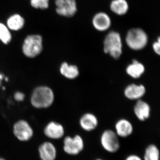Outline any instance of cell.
I'll return each instance as SVG.
<instances>
[{
  "label": "cell",
  "instance_id": "obj_1",
  "mask_svg": "<svg viewBox=\"0 0 160 160\" xmlns=\"http://www.w3.org/2000/svg\"><path fill=\"white\" fill-rule=\"evenodd\" d=\"M122 42L120 33L111 31L106 35L104 41V51L114 59L119 58L122 53Z\"/></svg>",
  "mask_w": 160,
  "mask_h": 160
},
{
  "label": "cell",
  "instance_id": "obj_2",
  "mask_svg": "<svg viewBox=\"0 0 160 160\" xmlns=\"http://www.w3.org/2000/svg\"><path fill=\"white\" fill-rule=\"evenodd\" d=\"M126 42L127 46L131 49L142 50L148 44V35L141 28H132L126 33Z\"/></svg>",
  "mask_w": 160,
  "mask_h": 160
},
{
  "label": "cell",
  "instance_id": "obj_3",
  "mask_svg": "<svg viewBox=\"0 0 160 160\" xmlns=\"http://www.w3.org/2000/svg\"><path fill=\"white\" fill-rule=\"evenodd\" d=\"M54 100V94L50 88L46 86H41L35 89L31 102L36 108H47L51 106Z\"/></svg>",
  "mask_w": 160,
  "mask_h": 160
},
{
  "label": "cell",
  "instance_id": "obj_4",
  "mask_svg": "<svg viewBox=\"0 0 160 160\" xmlns=\"http://www.w3.org/2000/svg\"><path fill=\"white\" fill-rule=\"evenodd\" d=\"M100 143L102 149L109 153H116L121 147L119 138L112 129H106L102 132Z\"/></svg>",
  "mask_w": 160,
  "mask_h": 160
},
{
  "label": "cell",
  "instance_id": "obj_5",
  "mask_svg": "<svg viewBox=\"0 0 160 160\" xmlns=\"http://www.w3.org/2000/svg\"><path fill=\"white\" fill-rule=\"evenodd\" d=\"M42 39L38 35L28 36L25 39L23 45L24 54L28 58L37 56L42 50Z\"/></svg>",
  "mask_w": 160,
  "mask_h": 160
},
{
  "label": "cell",
  "instance_id": "obj_6",
  "mask_svg": "<svg viewBox=\"0 0 160 160\" xmlns=\"http://www.w3.org/2000/svg\"><path fill=\"white\" fill-rule=\"evenodd\" d=\"M85 147V142L80 135L66 137L63 141V150L69 155H78L82 152Z\"/></svg>",
  "mask_w": 160,
  "mask_h": 160
},
{
  "label": "cell",
  "instance_id": "obj_7",
  "mask_svg": "<svg viewBox=\"0 0 160 160\" xmlns=\"http://www.w3.org/2000/svg\"><path fill=\"white\" fill-rule=\"evenodd\" d=\"M57 12L67 18L74 16L77 12V5L76 0H55Z\"/></svg>",
  "mask_w": 160,
  "mask_h": 160
},
{
  "label": "cell",
  "instance_id": "obj_8",
  "mask_svg": "<svg viewBox=\"0 0 160 160\" xmlns=\"http://www.w3.org/2000/svg\"><path fill=\"white\" fill-rule=\"evenodd\" d=\"M13 132L18 139L21 141H27L32 137L33 131L31 127L26 121L21 120L15 124Z\"/></svg>",
  "mask_w": 160,
  "mask_h": 160
},
{
  "label": "cell",
  "instance_id": "obj_9",
  "mask_svg": "<svg viewBox=\"0 0 160 160\" xmlns=\"http://www.w3.org/2000/svg\"><path fill=\"white\" fill-rule=\"evenodd\" d=\"M92 22L94 29L100 32L107 31L112 25L111 18L107 13L102 12L95 14Z\"/></svg>",
  "mask_w": 160,
  "mask_h": 160
},
{
  "label": "cell",
  "instance_id": "obj_10",
  "mask_svg": "<svg viewBox=\"0 0 160 160\" xmlns=\"http://www.w3.org/2000/svg\"><path fill=\"white\" fill-rule=\"evenodd\" d=\"M114 131L119 138H127L132 134L133 132V126L128 120L122 119L116 123Z\"/></svg>",
  "mask_w": 160,
  "mask_h": 160
},
{
  "label": "cell",
  "instance_id": "obj_11",
  "mask_svg": "<svg viewBox=\"0 0 160 160\" xmlns=\"http://www.w3.org/2000/svg\"><path fill=\"white\" fill-rule=\"evenodd\" d=\"M79 125L84 131L90 132L96 129L98 125V121L94 115L90 113H85L80 118Z\"/></svg>",
  "mask_w": 160,
  "mask_h": 160
},
{
  "label": "cell",
  "instance_id": "obj_12",
  "mask_svg": "<svg viewBox=\"0 0 160 160\" xmlns=\"http://www.w3.org/2000/svg\"><path fill=\"white\" fill-rule=\"evenodd\" d=\"M146 92V88L143 85L132 84L126 87L124 94L129 99L139 100L145 95Z\"/></svg>",
  "mask_w": 160,
  "mask_h": 160
},
{
  "label": "cell",
  "instance_id": "obj_13",
  "mask_svg": "<svg viewBox=\"0 0 160 160\" xmlns=\"http://www.w3.org/2000/svg\"><path fill=\"white\" fill-rule=\"evenodd\" d=\"M46 136L53 139H59L64 136L65 130L63 126L59 123L51 122L45 129Z\"/></svg>",
  "mask_w": 160,
  "mask_h": 160
},
{
  "label": "cell",
  "instance_id": "obj_14",
  "mask_svg": "<svg viewBox=\"0 0 160 160\" xmlns=\"http://www.w3.org/2000/svg\"><path fill=\"white\" fill-rule=\"evenodd\" d=\"M134 112L138 119L141 121H145L150 117V107L148 103L139 99L135 105Z\"/></svg>",
  "mask_w": 160,
  "mask_h": 160
},
{
  "label": "cell",
  "instance_id": "obj_15",
  "mask_svg": "<svg viewBox=\"0 0 160 160\" xmlns=\"http://www.w3.org/2000/svg\"><path fill=\"white\" fill-rule=\"evenodd\" d=\"M40 158L42 160H55L57 157V150L52 143L46 142L39 148Z\"/></svg>",
  "mask_w": 160,
  "mask_h": 160
},
{
  "label": "cell",
  "instance_id": "obj_16",
  "mask_svg": "<svg viewBox=\"0 0 160 160\" xmlns=\"http://www.w3.org/2000/svg\"><path fill=\"white\" fill-rule=\"evenodd\" d=\"M110 9L114 14L124 15L129 11V5L126 0H112L110 4Z\"/></svg>",
  "mask_w": 160,
  "mask_h": 160
},
{
  "label": "cell",
  "instance_id": "obj_17",
  "mask_svg": "<svg viewBox=\"0 0 160 160\" xmlns=\"http://www.w3.org/2000/svg\"><path fill=\"white\" fill-rule=\"evenodd\" d=\"M145 70L144 65L136 60H133L132 63L127 66L126 69L127 74L135 79L139 78L143 74Z\"/></svg>",
  "mask_w": 160,
  "mask_h": 160
},
{
  "label": "cell",
  "instance_id": "obj_18",
  "mask_svg": "<svg viewBox=\"0 0 160 160\" xmlns=\"http://www.w3.org/2000/svg\"><path fill=\"white\" fill-rule=\"evenodd\" d=\"M60 72L64 77L70 79L76 78L79 74V71L77 66L69 65L66 62L63 63L61 65Z\"/></svg>",
  "mask_w": 160,
  "mask_h": 160
},
{
  "label": "cell",
  "instance_id": "obj_19",
  "mask_svg": "<svg viewBox=\"0 0 160 160\" xmlns=\"http://www.w3.org/2000/svg\"><path fill=\"white\" fill-rule=\"evenodd\" d=\"M143 160H160V151L158 147L154 144H149L144 150Z\"/></svg>",
  "mask_w": 160,
  "mask_h": 160
},
{
  "label": "cell",
  "instance_id": "obj_20",
  "mask_svg": "<svg viewBox=\"0 0 160 160\" xmlns=\"http://www.w3.org/2000/svg\"><path fill=\"white\" fill-rule=\"evenodd\" d=\"M7 26L9 29L17 31L22 28L25 24V20L19 14L12 16L7 20Z\"/></svg>",
  "mask_w": 160,
  "mask_h": 160
},
{
  "label": "cell",
  "instance_id": "obj_21",
  "mask_svg": "<svg viewBox=\"0 0 160 160\" xmlns=\"http://www.w3.org/2000/svg\"><path fill=\"white\" fill-rule=\"evenodd\" d=\"M12 38L11 34L7 27L2 23H0V40L4 44H8Z\"/></svg>",
  "mask_w": 160,
  "mask_h": 160
},
{
  "label": "cell",
  "instance_id": "obj_22",
  "mask_svg": "<svg viewBox=\"0 0 160 160\" xmlns=\"http://www.w3.org/2000/svg\"><path fill=\"white\" fill-rule=\"evenodd\" d=\"M49 0H31V6L36 9H45L49 7Z\"/></svg>",
  "mask_w": 160,
  "mask_h": 160
},
{
  "label": "cell",
  "instance_id": "obj_23",
  "mask_svg": "<svg viewBox=\"0 0 160 160\" xmlns=\"http://www.w3.org/2000/svg\"><path fill=\"white\" fill-rule=\"evenodd\" d=\"M152 48L154 52L156 54L160 55V38H158L157 41L155 42L152 45Z\"/></svg>",
  "mask_w": 160,
  "mask_h": 160
},
{
  "label": "cell",
  "instance_id": "obj_24",
  "mask_svg": "<svg viewBox=\"0 0 160 160\" xmlns=\"http://www.w3.org/2000/svg\"><path fill=\"white\" fill-rule=\"evenodd\" d=\"M124 160H143L142 158L136 154H130L127 156Z\"/></svg>",
  "mask_w": 160,
  "mask_h": 160
},
{
  "label": "cell",
  "instance_id": "obj_25",
  "mask_svg": "<svg viewBox=\"0 0 160 160\" xmlns=\"http://www.w3.org/2000/svg\"><path fill=\"white\" fill-rule=\"evenodd\" d=\"M25 95L21 92H17L14 95V98L16 101L21 102L24 100Z\"/></svg>",
  "mask_w": 160,
  "mask_h": 160
},
{
  "label": "cell",
  "instance_id": "obj_26",
  "mask_svg": "<svg viewBox=\"0 0 160 160\" xmlns=\"http://www.w3.org/2000/svg\"><path fill=\"white\" fill-rule=\"evenodd\" d=\"M94 160H106L105 159H104L101 158H98L96 159H95Z\"/></svg>",
  "mask_w": 160,
  "mask_h": 160
},
{
  "label": "cell",
  "instance_id": "obj_27",
  "mask_svg": "<svg viewBox=\"0 0 160 160\" xmlns=\"http://www.w3.org/2000/svg\"><path fill=\"white\" fill-rule=\"evenodd\" d=\"M3 77V76L2 75L0 74V81H1V80L2 79Z\"/></svg>",
  "mask_w": 160,
  "mask_h": 160
},
{
  "label": "cell",
  "instance_id": "obj_28",
  "mask_svg": "<svg viewBox=\"0 0 160 160\" xmlns=\"http://www.w3.org/2000/svg\"><path fill=\"white\" fill-rule=\"evenodd\" d=\"M0 160H5V159H4L3 158H0Z\"/></svg>",
  "mask_w": 160,
  "mask_h": 160
}]
</instances>
